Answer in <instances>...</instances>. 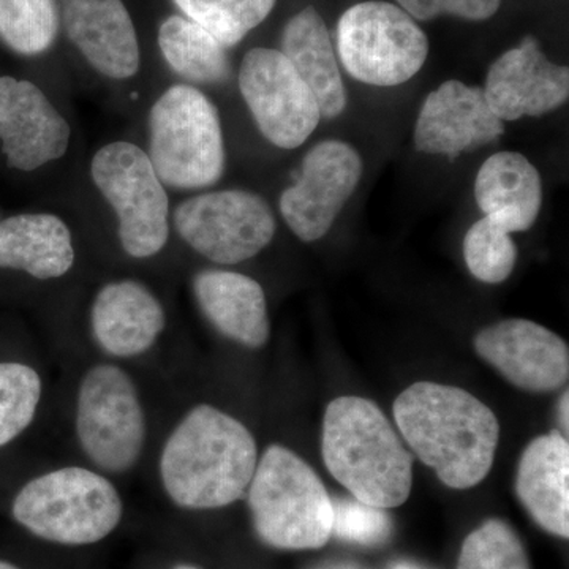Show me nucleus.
I'll return each instance as SVG.
<instances>
[{"instance_id": "18", "label": "nucleus", "mask_w": 569, "mask_h": 569, "mask_svg": "<svg viewBox=\"0 0 569 569\" xmlns=\"http://www.w3.org/2000/svg\"><path fill=\"white\" fill-rule=\"evenodd\" d=\"M167 326V313L151 288L116 280L100 288L91 309L97 346L112 358H137L151 350Z\"/></svg>"}, {"instance_id": "32", "label": "nucleus", "mask_w": 569, "mask_h": 569, "mask_svg": "<svg viewBox=\"0 0 569 569\" xmlns=\"http://www.w3.org/2000/svg\"><path fill=\"white\" fill-rule=\"evenodd\" d=\"M568 399H569V395H568V389L567 391H565V395L560 397V406H559V419H560V425L561 427H563V430H565V436H568V427H569V415H568V410H569V402H568Z\"/></svg>"}, {"instance_id": "8", "label": "nucleus", "mask_w": 569, "mask_h": 569, "mask_svg": "<svg viewBox=\"0 0 569 569\" xmlns=\"http://www.w3.org/2000/svg\"><path fill=\"white\" fill-rule=\"evenodd\" d=\"M337 52L355 80L395 88L425 67L429 40L406 10L370 0L356 3L340 17Z\"/></svg>"}, {"instance_id": "36", "label": "nucleus", "mask_w": 569, "mask_h": 569, "mask_svg": "<svg viewBox=\"0 0 569 569\" xmlns=\"http://www.w3.org/2000/svg\"><path fill=\"white\" fill-rule=\"evenodd\" d=\"M173 569H200V568L190 567V565H181V567H176Z\"/></svg>"}, {"instance_id": "11", "label": "nucleus", "mask_w": 569, "mask_h": 569, "mask_svg": "<svg viewBox=\"0 0 569 569\" xmlns=\"http://www.w3.org/2000/svg\"><path fill=\"white\" fill-rule=\"evenodd\" d=\"M238 82L258 130L277 148H299L316 132L321 119L316 96L282 52H247Z\"/></svg>"}, {"instance_id": "33", "label": "nucleus", "mask_w": 569, "mask_h": 569, "mask_svg": "<svg viewBox=\"0 0 569 569\" xmlns=\"http://www.w3.org/2000/svg\"><path fill=\"white\" fill-rule=\"evenodd\" d=\"M318 569H359V568L355 567V565H350V563H331V565H325V567H320Z\"/></svg>"}, {"instance_id": "16", "label": "nucleus", "mask_w": 569, "mask_h": 569, "mask_svg": "<svg viewBox=\"0 0 569 569\" xmlns=\"http://www.w3.org/2000/svg\"><path fill=\"white\" fill-rule=\"evenodd\" d=\"M503 133V121L490 110L485 89L452 80L427 96L413 138L419 152L458 159Z\"/></svg>"}, {"instance_id": "9", "label": "nucleus", "mask_w": 569, "mask_h": 569, "mask_svg": "<svg viewBox=\"0 0 569 569\" xmlns=\"http://www.w3.org/2000/svg\"><path fill=\"white\" fill-rule=\"evenodd\" d=\"M74 430L82 452L104 473L137 466L146 443V415L133 378L114 365L92 366L77 395Z\"/></svg>"}, {"instance_id": "28", "label": "nucleus", "mask_w": 569, "mask_h": 569, "mask_svg": "<svg viewBox=\"0 0 569 569\" xmlns=\"http://www.w3.org/2000/svg\"><path fill=\"white\" fill-rule=\"evenodd\" d=\"M463 260L479 282H505L515 271L518 247L511 236L488 217L471 224L463 239Z\"/></svg>"}, {"instance_id": "23", "label": "nucleus", "mask_w": 569, "mask_h": 569, "mask_svg": "<svg viewBox=\"0 0 569 569\" xmlns=\"http://www.w3.org/2000/svg\"><path fill=\"white\" fill-rule=\"evenodd\" d=\"M282 54L316 96L323 118L342 114L347 92L336 51L323 18L313 7L299 11L284 24Z\"/></svg>"}, {"instance_id": "25", "label": "nucleus", "mask_w": 569, "mask_h": 569, "mask_svg": "<svg viewBox=\"0 0 569 569\" xmlns=\"http://www.w3.org/2000/svg\"><path fill=\"white\" fill-rule=\"evenodd\" d=\"M277 0H174L187 20L203 28L223 48L236 47L271 14Z\"/></svg>"}, {"instance_id": "30", "label": "nucleus", "mask_w": 569, "mask_h": 569, "mask_svg": "<svg viewBox=\"0 0 569 569\" xmlns=\"http://www.w3.org/2000/svg\"><path fill=\"white\" fill-rule=\"evenodd\" d=\"M332 535L343 541L373 548L385 545L391 537L392 522L387 509L369 507L355 497L332 498Z\"/></svg>"}, {"instance_id": "35", "label": "nucleus", "mask_w": 569, "mask_h": 569, "mask_svg": "<svg viewBox=\"0 0 569 569\" xmlns=\"http://www.w3.org/2000/svg\"><path fill=\"white\" fill-rule=\"evenodd\" d=\"M0 569H21V568L14 567V565L9 563V561L0 560Z\"/></svg>"}, {"instance_id": "20", "label": "nucleus", "mask_w": 569, "mask_h": 569, "mask_svg": "<svg viewBox=\"0 0 569 569\" xmlns=\"http://www.w3.org/2000/svg\"><path fill=\"white\" fill-rule=\"evenodd\" d=\"M516 493L542 530L569 537V443L563 433L535 438L520 456Z\"/></svg>"}, {"instance_id": "13", "label": "nucleus", "mask_w": 569, "mask_h": 569, "mask_svg": "<svg viewBox=\"0 0 569 569\" xmlns=\"http://www.w3.org/2000/svg\"><path fill=\"white\" fill-rule=\"evenodd\" d=\"M473 346L479 358L522 391L553 392L568 383L567 342L535 321H498L481 329Z\"/></svg>"}, {"instance_id": "27", "label": "nucleus", "mask_w": 569, "mask_h": 569, "mask_svg": "<svg viewBox=\"0 0 569 569\" xmlns=\"http://www.w3.org/2000/svg\"><path fill=\"white\" fill-rule=\"evenodd\" d=\"M41 378L31 366L0 362V448L32 425L41 400Z\"/></svg>"}, {"instance_id": "15", "label": "nucleus", "mask_w": 569, "mask_h": 569, "mask_svg": "<svg viewBox=\"0 0 569 569\" xmlns=\"http://www.w3.org/2000/svg\"><path fill=\"white\" fill-rule=\"evenodd\" d=\"M482 89L500 121L537 118L568 102L569 70L550 62L537 40L527 37L490 66Z\"/></svg>"}, {"instance_id": "2", "label": "nucleus", "mask_w": 569, "mask_h": 569, "mask_svg": "<svg viewBox=\"0 0 569 569\" xmlns=\"http://www.w3.org/2000/svg\"><path fill=\"white\" fill-rule=\"evenodd\" d=\"M258 458L257 441L241 421L201 403L164 441L160 479L176 507L224 508L246 497Z\"/></svg>"}, {"instance_id": "1", "label": "nucleus", "mask_w": 569, "mask_h": 569, "mask_svg": "<svg viewBox=\"0 0 569 569\" xmlns=\"http://www.w3.org/2000/svg\"><path fill=\"white\" fill-rule=\"evenodd\" d=\"M396 425L408 448L451 489L485 481L496 460V413L466 389L418 381L399 397Z\"/></svg>"}, {"instance_id": "24", "label": "nucleus", "mask_w": 569, "mask_h": 569, "mask_svg": "<svg viewBox=\"0 0 569 569\" xmlns=\"http://www.w3.org/2000/svg\"><path fill=\"white\" fill-rule=\"evenodd\" d=\"M159 47L168 67L192 84L216 86L230 80L227 48L186 17L173 14L162 22Z\"/></svg>"}, {"instance_id": "4", "label": "nucleus", "mask_w": 569, "mask_h": 569, "mask_svg": "<svg viewBox=\"0 0 569 569\" xmlns=\"http://www.w3.org/2000/svg\"><path fill=\"white\" fill-rule=\"evenodd\" d=\"M247 503L254 533L269 548H323L332 537V498L305 459L282 445L258 458Z\"/></svg>"}, {"instance_id": "7", "label": "nucleus", "mask_w": 569, "mask_h": 569, "mask_svg": "<svg viewBox=\"0 0 569 569\" xmlns=\"http://www.w3.org/2000/svg\"><path fill=\"white\" fill-rule=\"evenodd\" d=\"M91 178L118 217L123 252L134 260L162 252L170 238V198L148 152L133 142H110L92 157Z\"/></svg>"}, {"instance_id": "3", "label": "nucleus", "mask_w": 569, "mask_h": 569, "mask_svg": "<svg viewBox=\"0 0 569 569\" xmlns=\"http://www.w3.org/2000/svg\"><path fill=\"white\" fill-rule=\"evenodd\" d=\"M325 466L356 500L381 509L406 503L413 458L381 408L365 397H337L326 408Z\"/></svg>"}, {"instance_id": "17", "label": "nucleus", "mask_w": 569, "mask_h": 569, "mask_svg": "<svg viewBox=\"0 0 569 569\" xmlns=\"http://www.w3.org/2000/svg\"><path fill=\"white\" fill-rule=\"evenodd\" d=\"M63 20L71 43L97 73L114 81L138 73L140 43L122 0H63Z\"/></svg>"}, {"instance_id": "26", "label": "nucleus", "mask_w": 569, "mask_h": 569, "mask_svg": "<svg viewBox=\"0 0 569 569\" xmlns=\"http://www.w3.org/2000/svg\"><path fill=\"white\" fill-rule=\"evenodd\" d=\"M59 32L56 0H0V40L21 56H39Z\"/></svg>"}, {"instance_id": "21", "label": "nucleus", "mask_w": 569, "mask_h": 569, "mask_svg": "<svg viewBox=\"0 0 569 569\" xmlns=\"http://www.w3.org/2000/svg\"><path fill=\"white\" fill-rule=\"evenodd\" d=\"M475 198L485 217L507 233H522L541 211V176L522 153L497 152L479 168Z\"/></svg>"}, {"instance_id": "6", "label": "nucleus", "mask_w": 569, "mask_h": 569, "mask_svg": "<svg viewBox=\"0 0 569 569\" xmlns=\"http://www.w3.org/2000/svg\"><path fill=\"white\" fill-rule=\"evenodd\" d=\"M148 156L168 189H208L222 179V121L203 91L192 84H176L153 102Z\"/></svg>"}, {"instance_id": "31", "label": "nucleus", "mask_w": 569, "mask_h": 569, "mask_svg": "<svg viewBox=\"0 0 569 569\" xmlns=\"http://www.w3.org/2000/svg\"><path fill=\"white\" fill-rule=\"evenodd\" d=\"M413 20L430 21L443 14L468 21H485L500 9L501 0H396Z\"/></svg>"}, {"instance_id": "14", "label": "nucleus", "mask_w": 569, "mask_h": 569, "mask_svg": "<svg viewBox=\"0 0 569 569\" xmlns=\"http://www.w3.org/2000/svg\"><path fill=\"white\" fill-rule=\"evenodd\" d=\"M70 123L31 81L0 77V142L7 163L36 171L69 151Z\"/></svg>"}, {"instance_id": "22", "label": "nucleus", "mask_w": 569, "mask_h": 569, "mask_svg": "<svg viewBox=\"0 0 569 569\" xmlns=\"http://www.w3.org/2000/svg\"><path fill=\"white\" fill-rule=\"evenodd\" d=\"M74 257L69 224L54 213H20L0 222V269L52 280L70 272Z\"/></svg>"}, {"instance_id": "34", "label": "nucleus", "mask_w": 569, "mask_h": 569, "mask_svg": "<svg viewBox=\"0 0 569 569\" xmlns=\"http://www.w3.org/2000/svg\"><path fill=\"white\" fill-rule=\"evenodd\" d=\"M391 569H422L417 567L413 563H407V561H400V563H396Z\"/></svg>"}, {"instance_id": "29", "label": "nucleus", "mask_w": 569, "mask_h": 569, "mask_svg": "<svg viewBox=\"0 0 569 569\" xmlns=\"http://www.w3.org/2000/svg\"><path fill=\"white\" fill-rule=\"evenodd\" d=\"M458 569H531L519 535L501 519H488L463 541Z\"/></svg>"}, {"instance_id": "5", "label": "nucleus", "mask_w": 569, "mask_h": 569, "mask_svg": "<svg viewBox=\"0 0 569 569\" xmlns=\"http://www.w3.org/2000/svg\"><path fill=\"white\" fill-rule=\"evenodd\" d=\"M122 500L102 473L63 467L33 478L11 505L14 520L37 538L63 546H88L118 529Z\"/></svg>"}, {"instance_id": "19", "label": "nucleus", "mask_w": 569, "mask_h": 569, "mask_svg": "<svg viewBox=\"0 0 569 569\" xmlns=\"http://www.w3.org/2000/svg\"><path fill=\"white\" fill-rule=\"evenodd\" d=\"M201 312L227 339L258 350L271 336L263 287L252 277L224 269H204L193 277Z\"/></svg>"}, {"instance_id": "10", "label": "nucleus", "mask_w": 569, "mask_h": 569, "mask_svg": "<svg viewBox=\"0 0 569 569\" xmlns=\"http://www.w3.org/2000/svg\"><path fill=\"white\" fill-rule=\"evenodd\" d=\"M176 233L216 264L244 263L274 239L277 222L263 197L231 189L187 198L173 212Z\"/></svg>"}, {"instance_id": "12", "label": "nucleus", "mask_w": 569, "mask_h": 569, "mask_svg": "<svg viewBox=\"0 0 569 569\" xmlns=\"http://www.w3.org/2000/svg\"><path fill=\"white\" fill-rule=\"evenodd\" d=\"M362 159L339 140L318 142L302 160L301 174L280 194V213L301 241L323 238L361 181Z\"/></svg>"}]
</instances>
